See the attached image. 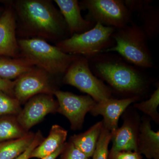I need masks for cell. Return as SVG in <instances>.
<instances>
[{
    "mask_svg": "<svg viewBox=\"0 0 159 159\" xmlns=\"http://www.w3.org/2000/svg\"><path fill=\"white\" fill-rule=\"evenodd\" d=\"M16 19V34L20 39L37 38L56 43L70 37L62 15L48 0L11 2Z\"/></svg>",
    "mask_w": 159,
    "mask_h": 159,
    "instance_id": "obj_1",
    "label": "cell"
},
{
    "mask_svg": "<svg viewBox=\"0 0 159 159\" xmlns=\"http://www.w3.org/2000/svg\"><path fill=\"white\" fill-rule=\"evenodd\" d=\"M88 59L94 75L119 93L139 97L147 88L148 82L142 71L118 54L102 53Z\"/></svg>",
    "mask_w": 159,
    "mask_h": 159,
    "instance_id": "obj_2",
    "label": "cell"
},
{
    "mask_svg": "<svg viewBox=\"0 0 159 159\" xmlns=\"http://www.w3.org/2000/svg\"><path fill=\"white\" fill-rule=\"evenodd\" d=\"M112 37L115 45L103 53L116 52L125 61L139 68L154 67L148 39L141 26L132 21L123 28L116 29Z\"/></svg>",
    "mask_w": 159,
    "mask_h": 159,
    "instance_id": "obj_3",
    "label": "cell"
},
{
    "mask_svg": "<svg viewBox=\"0 0 159 159\" xmlns=\"http://www.w3.org/2000/svg\"><path fill=\"white\" fill-rule=\"evenodd\" d=\"M21 57L51 76L64 74L78 55L66 54L47 41L32 38L18 40Z\"/></svg>",
    "mask_w": 159,
    "mask_h": 159,
    "instance_id": "obj_4",
    "label": "cell"
},
{
    "mask_svg": "<svg viewBox=\"0 0 159 159\" xmlns=\"http://www.w3.org/2000/svg\"><path fill=\"white\" fill-rule=\"evenodd\" d=\"M115 30L112 27L97 23L90 30L73 34L55 46L66 54L90 58L103 53L115 45L112 36Z\"/></svg>",
    "mask_w": 159,
    "mask_h": 159,
    "instance_id": "obj_5",
    "label": "cell"
},
{
    "mask_svg": "<svg viewBox=\"0 0 159 159\" xmlns=\"http://www.w3.org/2000/svg\"><path fill=\"white\" fill-rule=\"evenodd\" d=\"M63 82L87 94L96 102L111 98L112 89L91 70L87 58L78 55L64 74Z\"/></svg>",
    "mask_w": 159,
    "mask_h": 159,
    "instance_id": "obj_6",
    "label": "cell"
},
{
    "mask_svg": "<svg viewBox=\"0 0 159 159\" xmlns=\"http://www.w3.org/2000/svg\"><path fill=\"white\" fill-rule=\"evenodd\" d=\"M79 5L88 11L85 19L95 24L119 29L132 22V14L122 0H83Z\"/></svg>",
    "mask_w": 159,
    "mask_h": 159,
    "instance_id": "obj_7",
    "label": "cell"
},
{
    "mask_svg": "<svg viewBox=\"0 0 159 159\" xmlns=\"http://www.w3.org/2000/svg\"><path fill=\"white\" fill-rule=\"evenodd\" d=\"M51 76L43 69L34 66L14 80V97L21 105L39 94L54 95L57 89L52 83Z\"/></svg>",
    "mask_w": 159,
    "mask_h": 159,
    "instance_id": "obj_8",
    "label": "cell"
},
{
    "mask_svg": "<svg viewBox=\"0 0 159 159\" xmlns=\"http://www.w3.org/2000/svg\"><path fill=\"white\" fill-rule=\"evenodd\" d=\"M54 96L58 103L57 112L68 119L74 130L82 128L86 115L97 102L89 95L79 96L58 90L54 92Z\"/></svg>",
    "mask_w": 159,
    "mask_h": 159,
    "instance_id": "obj_9",
    "label": "cell"
},
{
    "mask_svg": "<svg viewBox=\"0 0 159 159\" xmlns=\"http://www.w3.org/2000/svg\"><path fill=\"white\" fill-rule=\"evenodd\" d=\"M58 103L54 95L40 94L26 102L24 108L16 116L18 122L26 131L41 122L49 114L57 112Z\"/></svg>",
    "mask_w": 159,
    "mask_h": 159,
    "instance_id": "obj_10",
    "label": "cell"
},
{
    "mask_svg": "<svg viewBox=\"0 0 159 159\" xmlns=\"http://www.w3.org/2000/svg\"><path fill=\"white\" fill-rule=\"evenodd\" d=\"M0 56L21 57L16 38V19L11 4L0 16Z\"/></svg>",
    "mask_w": 159,
    "mask_h": 159,
    "instance_id": "obj_11",
    "label": "cell"
},
{
    "mask_svg": "<svg viewBox=\"0 0 159 159\" xmlns=\"http://www.w3.org/2000/svg\"><path fill=\"white\" fill-rule=\"evenodd\" d=\"M139 97L119 99L109 98L96 102L90 112L94 116H102L103 127L112 133L118 128L119 118L123 112L129 106L137 101Z\"/></svg>",
    "mask_w": 159,
    "mask_h": 159,
    "instance_id": "obj_12",
    "label": "cell"
},
{
    "mask_svg": "<svg viewBox=\"0 0 159 159\" xmlns=\"http://www.w3.org/2000/svg\"><path fill=\"white\" fill-rule=\"evenodd\" d=\"M65 21L70 36L90 30L95 25L93 22L83 17L77 0H54Z\"/></svg>",
    "mask_w": 159,
    "mask_h": 159,
    "instance_id": "obj_13",
    "label": "cell"
},
{
    "mask_svg": "<svg viewBox=\"0 0 159 159\" xmlns=\"http://www.w3.org/2000/svg\"><path fill=\"white\" fill-rule=\"evenodd\" d=\"M112 146L110 153L122 151L138 152L139 131L136 125L129 119L111 133Z\"/></svg>",
    "mask_w": 159,
    "mask_h": 159,
    "instance_id": "obj_14",
    "label": "cell"
},
{
    "mask_svg": "<svg viewBox=\"0 0 159 159\" xmlns=\"http://www.w3.org/2000/svg\"><path fill=\"white\" fill-rule=\"evenodd\" d=\"M138 152L148 159H159V132L152 129L148 119H144L139 127Z\"/></svg>",
    "mask_w": 159,
    "mask_h": 159,
    "instance_id": "obj_15",
    "label": "cell"
},
{
    "mask_svg": "<svg viewBox=\"0 0 159 159\" xmlns=\"http://www.w3.org/2000/svg\"><path fill=\"white\" fill-rule=\"evenodd\" d=\"M67 134V131L60 125L57 124L52 125L48 136L33 150L30 159H41L54 153L66 143Z\"/></svg>",
    "mask_w": 159,
    "mask_h": 159,
    "instance_id": "obj_16",
    "label": "cell"
},
{
    "mask_svg": "<svg viewBox=\"0 0 159 159\" xmlns=\"http://www.w3.org/2000/svg\"><path fill=\"white\" fill-rule=\"evenodd\" d=\"M34 66L25 57L0 56V77L10 80L16 79Z\"/></svg>",
    "mask_w": 159,
    "mask_h": 159,
    "instance_id": "obj_17",
    "label": "cell"
},
{
    "mask_svg": "<svg viewBox=\"0 0 159 159\" xmlns=\"http://www.w3.org/2000/svg\"><path fill=\"white\" fill-rule=\"evenodd\" d=\"M102 127V121L97 122L85 132L71 137L70 142L89 158L93 157Z\"/></svg>",
    "mask_w": 159,
    "mask_h": 159,
    "instance_id": "obj_18",
    "label": "cell"
},
{
    "mask_svg": "<svg viewBox=\"0 0 159 159\" xmlns=\"http://www.w3.org/2000/svg\"><path fill=\"white\" fill-rule=\"evenodd\" d=\"M35 133L29 131L22 138L0 142V159H14L27 149L34 141Z\"/></svg>",
    "mask_w": 159,
    "mask_h": 159,
    "instance_id": "obj_19",
    "label": "cell"
},
{
    "mask_svg": "<svg viewBox=\"0 0 159 159\" xmlns=\"http://www.w3.org/2000/svg\"><path fill=\"white\" fill-rule=\"evenodd\" d=\"M142 22L141 26L148 39L156 38L159 34V9L148 5L139 15Z\"/></svg>",
    "mask_w": 159,
    "mask_h": 159,
    "instance_id": "obj_20",
    "label": "cell"
},
{
    "mask_svg": "<svg viewBox=\"0 0 159 159\" xmlns=\"http://www.w3.org/2000/svg\"><path fill=\"white\" fill-rule=\"evenodd\" d=\"M29 132L20 125L16 116L8 115L0 117V142L22 138Z\"/></svg>",
    "mask_w": 159,
    "mask_h": 159,
    "instance_id": "obj_21",
    "label": "cell"
},
{
    "mask_svg": "<svg viewBox=\"0 0 159 159\" xmlns=\"http://www.w3.org/2000/svg\"><path fill=\"white\" fill-rule=\"evenodd\" d=\"M159 105V87L154 91L149 99L145 101L136 103L134 107L138 109L148 116L155 121L159 120V114L157 108Z\"/></svg>",
    "mask_w": 159,
    "mask_h": 159,
    "instance_id": "obj_22",
    "label": "cell"
},
{
    "mask_svg": "<svg viewBox=\"0 0 159 159\" xmlns=\"http://www.w3.org/2000/svg\"><path fill=\"white\" fill-rule=\"evenodd\" d=\"M22 109L20 103L15 97L0 91V117L8 115L17 116Z\"/></svg>",
    "mask_w": 159,
    "mask_h": 159,
    "instance_id": "obj_23",
    "label": "cell"
},
{
    "mask_svg": "<svg viewBox=\"0 0 159 159\" xmlns=\"http://www.w3.org/2000/svg\"><path fill=\"white\" fill-rule=\"evenodd\" d=\"M111 137V133L103 126L93 154V159H108V146Z\"/></svg>",
    "mask_w": 159,
    "mask_h": 159,
    "instance_id": "obj_24",
    "label": "cell"
},
{
    "mask_svg": "<svg viewBox=\"0 0 159 159\" xmlns=\"http://www.w3.org/2000/svg\"><path fill=\"white\" fill-rule=\"evenodd\" d=\"M59 159H89V158L70 142H66Z\"/></svg>",
    "mask_w": 159,
    "mask_h": 159,
    "instance_id": "obj_25",
    "label": "cell"
},
{
    "mask_svg": "<svg viewBox=\"0 0 159 159\" xmlns=\"http://www.w3.org/2000/svg\"><path fill=\"white\" fill-rule=\"evenodd\" d=\"M153 1L151 0H125L124 1L126 8L130 13L135 12L138 15L141 13L145 7L152 4Z\"/></svg>",
    "mask_w": 159,
    "mask_h": 159,
    "instance_id": "obj_26",
    "label": "cell"
},
{
    "mask_svg": "<svg viewBox=\"0 0 159 159\" xmlns=\"http://www.w3.org/2000/svg\"><path fill=\"white\" fill-rule=\"evenodd\" d=\"M45 138L40 130H39L35 133L34 141L30 146L24 152L14 159H30L33 150L43 142Z\"/></svg>",
    "mask_w": 159,
    "mask_h": 159,
    "instance_id": "obj_27",
    "label": "cell"
},
{
    "mask_svg": "<svg viewBox=\"0 0 159 159\" xmlns=\"http://www.w3.org/2000/svg\"><path fill=\"white\" fill-rule=\"evenodd\" d=\"M109 159H142L141 155L137 152L122 151L110 153Z\"/></svg>",
    "mask_w": 159,
    "mask_h": 159,
    "instance_id": "obj_28",
    "label": "cell"
},
{
    "mask_svg": "<svg viewBox=\"0 0 159 159\" xmlns=\"http://www.w3.org/2000/svg\"><path fill=\"white\" fill-rule=\"evenodd\" d=\"M14 80L12 81L0 77V91L12 97H14Z\"/></svg>",
    "mask_w": 159,
    "mask_h": 159,
    "instance_id": "obj_29",
    "label": "cell"
},
{
    "mask_svg": "<svg viewBox=\"0 0 159 159\" xmlns=\"http://www.w3.org/2000/svg\"><path fill=\"white\" fill-rule=\"evenodd\" d=\"M66 142L63 145L61 146L58 149H57L55 152L50 155L48 156L45 157L41 159H56L57 158V157H59L60 155L62 152L64 148L65 147Z\"/></svg>",
    "mask_w": 159,
    "mask_h": 159,
    "instance_id": "obj_30",
    "label": "cell"
},
{
    "mask_svg": "<svg viewBox=\"0 0 159 159\" xmlns=\"http://www.w3.org/2000/svg\"><path fill=\"white\" fill-rule=\"evenodd\" d=\"M4 9L3 10L2 8L0 7V16H1V15H2V13L3 11H4Z\"/></svg>",
    "mask_w": 159,
    "mask_h": 159,
    "instance_id": "obj_31",
    "label": "cell"
}]
</instances>
